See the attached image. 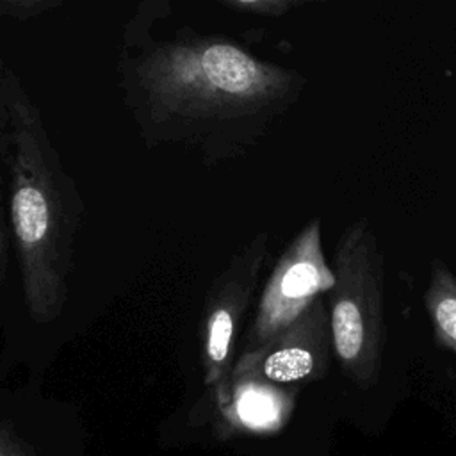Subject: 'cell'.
Returning <instances> with one entry per match:
<instances>
[{"label": "cell", "mask_w": 456, "mask_h": 456, "mask_svg": "<svg viewBox=\"0 0 456 456\" xmlns=\"http://www.w3.org/2000/svg\"><path fill=\"white\" fill-rule=\"evenodd\" d=\"M11 223L18 244L23 294L39 322L55 319L66 299V274L77 230V200L59 167L34 109L21 98L9 102Z\"/></svg>", "instance_id": "cell-1"}, {"label": "cell", "mask_w": 456, "mask_h": 456, "mask_svg": "<svg viewBox=\"0 0 456 456\" xmlns=\"http://www.w3.org/2000/svg\"><path fill=\"white\" fill-rule=\"evenodd\" d=\"M141 77L159 105L187 116L274 114L305 84L299 73L224 41L167 45L148 59Z\"/></svg>", "instance_id": "cell-2"}, {"label": "cell", "mask_w": 456, "mask_h": 456, "mask_svg": "<svg viewBox=\"0 0 456 456\" xmlns=\"http://www.w3.org/2000/svg\"><path fill=\"white\" fill-rule=\"evenodd\" d=\"M335 283L324 294L333 349L344 374L362 388L378 381L387 340L385 260L367 217L353 221L333 255Z\"/></svg>", "instance_id": "cell-3"}, {"label": "cell", "mask_w": 456, "mask_h": 456, "mask_svg": "<svg viewBox=\"0 0 456 456\" xmlns=\"http://www.w3.org/2000/svg\"><path fill=\"white\" fill-rule=\"evenodd\" d=\"M333 283L335 274L322 251L321 221L315 217L303 226L276 262L260 296L244 353L260 347L292 324Z\"/></svg>", "instance_id": "cell-4"}, {"label": "cell", "mask_w": 456, "mask_h": 456, "mask_svg": "<svg viewBox=\"0 0 456 456\" xmlns=\"http://www.w3.org/2000/svg\"><path fill=\"white\" fill-rule=\"evenodd\" d=\"M335 356L324 296L260 347L242 353L230 378H253L271 385L308 383L326 376Z\"/></svg>", "instance_id": "cell-5"}, {"label": "cell", "mask_w": 456, "mask_h": 456, "mask_svg": "<svg viewBox=\"0 0 456 456\" xmlns=\"http://www.w3.org/2000/svg\"><path fill=\"white\" fill-rule=\"evenodd\" d=\"M267 253V235L260 233L221 276V285H214L208 296V308L203 324V362L205 383L223 387L230 370V349L246 314L256 280Z\"/></svg>", "instance_id": "cell-6"}, {"label": "cell", "mask_w": 456, "mask_h": 456, "mask_svg": "<svg viewBox=\"0 0 456 456\" xmlns=\"http://www.w3.org/2000/svg\"><path fill=\"white\" fill-rule=\"evenodd\" d=\"M216 392L221 426L230 435L276 433L294 408L292 394L253 378H228Z\"/></svg>", "instance_id": "cell-7"}, {"label": "cell", "mask_w": 456, "mask_h": 456, "mask_svg": "<svg viewBox=\"0 0 456 456\" xmlns=\"http://www.w3.org/2000/svg\"><path fill=\"white\" fill-rule=\"evenodd\" d=\"M422 301L435 340L456 354V274L438 258L431 262Z\"/></svg>", "instance_id": "cell-8"}, {"label": "cell", "mask_w": 456, "mask_h": 456, "mask_svg": "<svg viewBox=\"0 0 456 456\" xmlns=\"http://www.w3.org/2000/svg\"><path fill=\"white\" fill-rule=\"evenodd\" d=\"M226 5L240 11H249L253 14L264 16H281L287 11L299 5V2L292 0H258V2H226Z\"/></svg>", "instance_id": "cell-9"}, {"label": "cell", "mask_w": 456, "mask_h": 456, "mask_svg": "<svg viewBox=\"0 0 456 456\" xmlns=\"http://www.w3.org/2000/svg\"><path fill=\"white\" fill-rule=\"evenodd\" d=\"M0 456H32L12 435L0 429Z\"/></svg>", "instance_id": "cell-10"}, {"label": "cell", "mask_w": 456, "mask_h": 456, "mask_svg": "<svg viewBox=\"0 0 456 456\" xmlns=\"http://www.w3.org/2000/svg\"><path fill=\"white\" fill-rule=\"evenodd\" d=\"M5 230H4V221H2V212H0V281L5 274Z\"/></svg>", "instance_id": "cell-11"}]
</instances>
